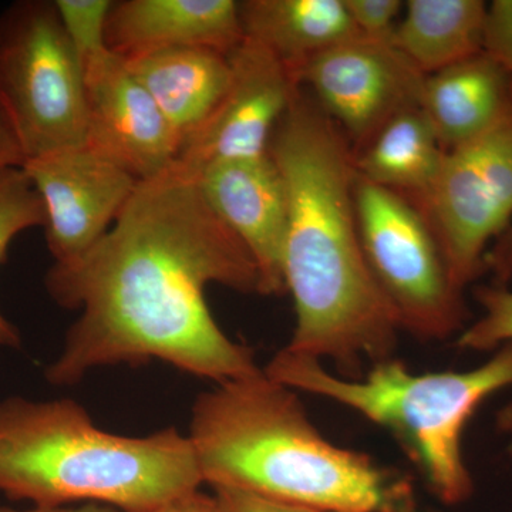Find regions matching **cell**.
Here are the masks:
<instances>
[{"label":"cell","mask_w":512,"mask_h":512,"mask_svg":"<svg viewBox=\"0 0 512 512\" xmlns=\"http://www.w3.org/2000/svg\"><path fill=\"white\" fill-rule=\"evenodd\" d=\"M410 200L426 215L464 291L485 272L490 244L512 225V109L481 136L444 151L433 183Z\"/></svg>","instance_id":"8"},{"label":"cell","mask_w":512,"mask_h":512,"mask_svg":"<svg viewBox=\"0 0 512 512\" xmlns=\"http://www.w3.org/2000/svg\"><path fill=\"white\" fill-rule=\"evenodd\" d=\"M188 439L212 488L323 512H420L409 476L330 443L265 370L202 393Z\"/></svg>","instance_id":"3"},{"label":"cell","mask_w":512,"mask_h":512,"mask_svg":"<svg viewBox=\"0 0 512 512\" xmlns=\"http://www.w3.org/2000/svg\"><path fill=\"white\" fill-rule=\"evenodd\" d=\"M244 36L268 49L296 73L312 57L359 39L345 0H244Z\"/></svg>","instance_id":"17"},{"label":"cell","mask_w":512,"mask_h":512,"mask_svg":"<svg viewBox=\"0 0 512 512\" xmlns=\"http://www.w3.org/2000/svg\"><path fill=\"white\" fill-rule=\"evenodd\" d=\"M474 298L483 315L461 330L457 348L485 352L512 343V291L508 286H477ZM501 427L512 436V407L501 417Z\"/></svg>","instance_id":"21"},{"label":"cell","mask_w":512,"mask_h":512,"mask_svg":"<svg viewBox=\"0 0 512 512\" xmlns=\"http://www.w3.org/2000/svg\"><path fill=\"white\" fill-rule=\"evenodd\" d=\"M436 131L420 107L397 114L355 153L357 175L409 198L433 183L444 157Z\"/></svg>","instance_id":"19"},{"label":"cell","mask_w":512,"mask_h":512,"mask_svg":"<svg viewBox=\"0 0 512 512\" xmlns=\"http://www.w3.org/2000/svg\"><path fill=\"white\" fill-rule=\"evenodd\" d=\"M0 109L26 161L86 146L83 67L55 2L20 0L0 15Z\"/></svg>","instance_id":"6"},{"label":"cell","mask_w":512,"mask_h":512,"mask_svg":"<svg viewBox=\"0 0 512 512\" xmlns=\"http://www.w3.org/2000/svg\"><path fill=\"white\" fill-rule=\"evenodd\" d=\"M0 512H119L114 508L106 507L100 504H82L79 507H57V508H40L33 507L30 510L20 511L13 508L0 507Z\"/></svg>","instance_id":"29"},{"label":"cell","mask_w":512,"mask_h":512,"mask_svg":"<svg viewBox=\"0 0 512 512\" xmlns=\"http://www.w3.org/2000/svg\"><path fill=\"white\" fill-rule=\"evenodd\" d=\"M45 284L57 305L82 309L46 369L55 386L151 359L217 384L262 370L251 349L222 332L205 299L211 284L259 293L258 269L180 165L140 181L107 234L82 258L53 265Z\"/></svg>","instance_id":"1"},{"label":"cell","mask_w":512,"mask_h":512,"mask_svg":"<svg viewBox=\"0 0 512 512\" xmlns=\"http://www.w3.org/2000/svg\"><path fill=\"white\" fill-rule=\"evenodd\" d=\"M202 481L188 436L174 427L126 437L94 426L73 400L0 403V493L33 507L100 504L151 510Z\"/></svg>","instance_id":"4"},{"label":"cell","mask_w":512,"mask_h":512,"mask_svg":"<svg viewBox=\"0 0 512 512\" xmlns=\"http://www.w3.org/2000/svg\"><path fill=\"white\" fill-rule=\"evenodd\" d=\"M212 210L254 259L261 295H282L288 234V197L269 153L222 161L197 175Z\"/></svg>","instance_id":"13"},{"label":"cell","mask_w":512,"mask_h":512,"mask_svg":"<svg viewBox=\"0 0 512 512\" xmlns=\"http://www.w3.org/2000/svg\"><path fill=\"white\" fill-rule=\"evenodd\" d=\"M244 39L235 0H120L107 19V46L121 59L174 47L229 55Z\"/></svg>","instance_id":"14"},{"label":"cell","mask_w":512,"mask_h":512,"mask_svg":"<svg viewBox=\"0 0 512 512\" xmlns=\"http://www.w3.org/2000/svg\"><path fill=\"white\" fill-rule=\"evenodd\" d=\"M42 198L23 167L0 174V265L13 239L29 228L45 227ZM0 346L19 348L18 329L0 312Z\"/></svg>","instance_id":"20"},{"label":"cell","mask_w":512,"mask_h":512,"mask_svg":"<svg viewBox=\"0 0 512 512\" xmlns=\"http://www.w3.org/2000/svg\"><path fill=\"white\" fill-rule=\"evenodd\" d=\"M214 495L225 512H323L301 507V505L269 500L245 491L232 490V488H214Z\"/></svg>","instance_id":"25"},{"label":"cell","mask_w":512,"mask_h":512,"mask_svg":"<svg viewBox=\"0 0 512 512\" xmlns=\"http://www.w3.org/2000/svg\"><path fill=\"white\" fill-rule=\"evenodd\" d=\"M346 9L360 39L392 46L402 16V0H345Z\"/></svg>","instance_id":"23"},{"label":"cell","mask_w":512,"mask_h":512,"mask_svg":"<svg viewBox=\"0 0 512 512\" xmlns=\"http://www.w3.org/2000/svg\"><path fill=\"white\" fill-rule=\"evenodd\" d=\"M423 74L393 46L350 40L312 57L296 82L359 151L397 114L420 107Z\"/></svg>","instance_id":"9"},{"label":"cell","mask_w":512,"mask_h":512,"mask_svg":"<svg viewBox=\"0 0 512 512\" xmlns=\"http://www.w3.org/2000/svg\"><path fill=\"white\" fill-rule=\"evenodd\" d=\"M483 52L512 74V0H495L488 5Z\"/></svg>","instance_id":"24"},{"label":"cell","mask_w":512,"mask_h":512,"mask_svg":"<svg viewBox=\"0 0 512 512\" xmlns=\"http://www.w3.org/2000/svg\"><path fill=\"white\" fill-rule=\"evenodd\" d=\"M141 512H225L221 507L220 501L217 500L215 495L202 494L200 490L194 493L181 495V497L174 498L158 505V507L151 508V510Z\"/></svg>","instance_id":"27"},{"label":"cell","mask_w":512,"mask_h":512,"mask_svg":"<svg viewBox=\"0 0 512 512\" xmlns=\"http://www.w3.org/2000/svg\"><path fill=\"white\" fill-rule=\"evenodd\" d=\"M57 12L66 35L82 66L94 57L109 52L106 42L111 0H56Z\"/></svg>","instance_id":"22"},{"label":"cell","mask_w":512,"mask_h":512,"mask_svg":"<svg viewBox=\"0 0 512 512\" xmlns=\"http://www.w3.org/2000/svg\"><path fill=\"white\" fill-rule=\"evenodd\" d=\"M123 60L156 101L180 148L207 123L231 83L229 56L208 47H174Z\"/></svg>","instance_id":"15"},{"label":"cell","mask_w":512,"mask_h":512,"mask_svg":"<svg viewBox=\"0 0 512 512\" xmlns=\"http://www.w3.org/2000/svg\"><path fill=\"white\" fill-rule=\"evenodd\" d=\"M487 16L483 0H407L392 46L430 76L483 53Z\"/></svg>","instance_id":"18"},{"label":"cell","mask_w":512,"mask_h":512,"mask_svg":"<svg viewBox=\"0 0 512 512\" xmlns=\"http://www.w3.org/2000/svg\"><path fill=\"white\" fill-rule=\"evenodd\" d=\"M357 225L370 272L400 330L443 340L466 328L463 289L453 281L430 222L406 195L357 175Z\"/></svg>","instance_id":"7"},{"label":"cell","mask_w":512,"mask_h":512,"mask_svg":"<svg viewBox=\"0 0 512 512\" xmlns=\"http://www.w3.org/2000/svg\"><path fill=\"white\" fill-rule=\"evenodd\" d=\"M26 157L15 131L0 109V174L9 168L23 167Z\"/></svg>","instance_id":"28"},{"label":"cell","mask_w":512,"mask_h":512,"mask_svg":"<svg viewBox=\"0 0 512 512\" xmlns=\"http://www.w3.org/2000/svg\"><path fill=\"white\" fill-rule=\"evenodd\" d=\"M46 214V241L55 264L82 258L113 227L138 183L89 147L64 148L23 164Z\"/></svg>","instance_id":"11"},{"label":"cell","mask_w":512,"mask_h":512,"mask_svg":"<svg viewBox=\"0 0 512 512\" xmlns=\"http://www.w3.org/2000/svg\"><path fill=\"white\" fill-rule=\"evenodd\" d=\"M86 146L137 181L175 163L180 140L156 101L111 50L83 64Z\"/></svg>","instance_id":"12"},{"label":"cell","mask_w":512,"mask_h":512,"mask_svg":"<svg viewBox=\"0 0 512 512\" xmlns=\"http://www.w3.org/2000/svg\"><path fill=\"white\" fill-rule=\"evenodd\" d=\"M420 109L444 150L473 140L512 109V74L480 53L424 77Z\"/></svg>","instance_id":"16"},{"label":"cell","mask_w":512,"mask_h":512,"mask_svg":"<svg viewBox=\"0 0 512 512\" xmlns=\"http://www.w3.org/2000/svg\"><path fill=\"white\" fill-rule=\"evenodd\" d=\"M265 373L295 392L325 397L389 430L443 504L466 503L474 483L461 440L468 420L493 394L512 387V343L467 372H410L400 360L372 365L363 379L328 372L320 360L282 349Z\"/></svg>","instance_id":"5"},{"label":"cell","mask_w":512,"mask_h":512,"mask_svg":"<svg viewBox=\"0 0 512 512\" xmlns=\"http://www.w3.org/2000/svg\"><path fill=\"white\" fill-rule=\"evenodd\" d=\"M268 153L288 197L284 281L296 320L285 349L333 360L346 379H359L363 360L392 357L400 326L360 241L355 150L301 87Z\"/></svg>","instance_id":"2"},{"label":"cell","mask_w":512,"mask_h":512,"mask_svg":"<svg viewBox=\"0 0 512 512\" xmlns=\"http://www.w3.org/2000/svg\"><path fill=\"white\" fill-rule=\"evenodd\" d=\"M228 56L232 76L224 99L175 158L195 177L222 161L266 156L279 120L301 89L291 70L254 40L245 37Z\"/></svg>","instance_id":"10"},{"label":"cell","mask_w":512,"mask_h":512,"mask_svg":"<svg viewBox=\"0 0 512 512\" xmlns=\"http://www.w3.org/2000/svg\"><path fill=\"white\" fill-rule=\"evenodd\" d=\"M484 269L493 276V285L508 286L512 279V225L488 249Z\"/></svg>","instance_id":"26"}]
</instances>
